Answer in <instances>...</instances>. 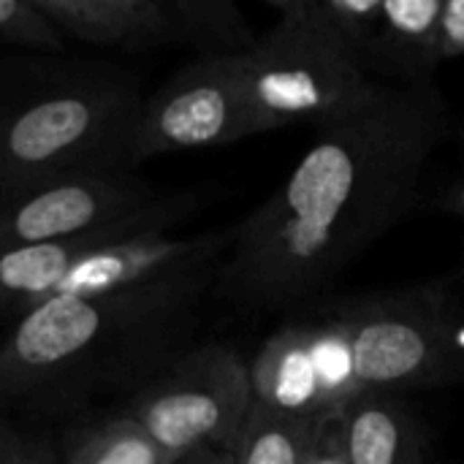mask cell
<instances>
[{"mask_svg": "<svg viewBox=\"0 0 464 464\" xmlns=\"http://www.w3.org/2000/svg\"><path fill=\"white\" fill-rule=\"evenodd\" d=\"M440 11L443 0H383L378 27L362 57L367 73L394 87L430 82L440 68L435 60Z\"/></svg>", "mask_w": 464, "mask_h": 464, "instance_id": "cell-13", "label": "cell"}, {"mask_svg": "<svg viewBox=\"0 0 464 464\" xmlns=\"http://www.w3.org/2000/svg\"><path fill=\"white\" fill-rule=\"evenodd\" d=\"M256 136L245 87L242 54L196 57L141 103L125 144V163L171 152L226 147Z\"/></svg>", "mask_w": 464, "mask_h": 464, "instance_id": "cell-8", "label": "cell"}, {"mask_svg": "<svg viewBox=\"0 0 464 464\" xmlns=\"http://www.w3.org/2000/svg\"><path fill=\"white\" fill-rule=\"evenodd\" d=\"M234 239L237 226L198 237L152 231L117 239L82 256L60 280L54 296H169L196 302L212 280H220Z\"/></svg>", "mask_w": 464, "mask_h": 464, "instance_id": "cell-9", "label": "cell"}, {"mask_svg": "<svg viewBox=\"0 0 464 464\" xmlns=\"http://www.w3.org/2000/svg\"><path fill=\"white\" fill-rule=\"evenodd\" d=\"M449 122V101L430 79L324 128L288 179L237 223L220 288L264 313L321 296L411 212Z\"/></svg>", "mask_w": 464, "mask_h": 464, "instance_id": "cell-1", "label": "cell"}, {"mask_svg": "<svg viewBox=\"0 0 464 464\" xmlns=\"http://www.w3.org/2000/svg\"><path fill=\"white\" fill-rule=\"evenodd\" d=\"M250 364L228 345H201L155 378L130 405L166 459L196 451H231L253 408Z\"/></svg>", "mask_w": 464, "mask_h": 464, "instance_id": "cell-7", "label": "cell"}, {"mask_svg": "<svg viewBox=\"0 0 464 464\" xmlns=\"http://www.w3.org/2000/svg\"><path fill=\"white\" fill-rule=\"evenodd\" d=\"M65 38L33 0H0V52L60 54Z\"/></svg>", "mask_w": 464, "mask_h": 464, "instance_id": "cell-18", "label": "cell"}, {"mask_svg": "<svg viewBox=\"0 0 464 464\" xmlns=\"http://www.w3.org/2000/svg\"><path fill=\"white\" fill-rule=\"evenodd\" d=\"M464 57V0H443V11L435 30L438 65Z\"/></svg>", "mask_w": 464, "mask_h": 464, "instance_id": "cell-20", "label": "cell"}, {"mask_svg": "<svg viewBox=\"0 0 464 464\" xmlns=\"http://www.w3.org/2000/svg\"><path fill=\"white\" fill-rule=\"evenodd\" d=\"M242 87L261 136L294 125H343L375 109L394 84L370 76L353 54L313 27L277 14L275 27L242 54Z\"/></svg>", "mask_w": 464, "mask_h": 464, "instance_id": "cell-3", "label": "cell"}, {"mask_svg": "<svg viewBox=\"0 0 464 464\" xmlns=\"http://www.w3.org/2000/svg\"><path fill=\"white\" fill-rule=\"evenodd\" d=\"M177 464H234L231 462V454L228 451H215V449H207V451H196L185 459H179Z\"/></svg>", "mask_w": 464, "mask_h": 464, "instance_id": "cell-23", "label": "cell"}, {"mask_svg": "<svg viewBox=\"0 0 464 464\" xmlns=\"http://www.w3.org/2000/svg\"><path fill=\"white\" fill-rule=\"evenodd\" d=\"M60 464H171L150 432L125 416L109 419L87 432H82Z\"/></svg>", "mask_w": 464, "mask_h": 464, "instance_id": "cell-17", "label": "cell"}, {"mask_svg": "<svg viewBox=\"0 0 464 464\" xmlns=\"http://www.w3.org/2000/svg\"><path fill=\"white\" fill-rule=\"evenodd\" d=\"M0 464H60V457L44 438L19 432L0 419Z\"/></svg>", "mask_w": 464, "mask_h": 464, "instance_id": "cell-19", "label": "cell"}, {"mask_svg": "<svg viewBox=\"0 0 464 464\" xmlns=\"http://www.w3.org/2000/svg\"><path fill=\"white\" fill-rule=\"evenodd\" d=\"M190 304L169 296H52L41 302L0 343V402L63 381L114 337L171 321Z\"/></svg>", "mask_w": 464, "mask_h": 464, "instance_id": "cell-5", "label": "cell"}, {"mask_svg": "<svg viewBox=\"0 0 464 464\" xmlns=\"http://www.w3.org/2000/svg\"><path fill=\"white\" fill-rule=\"evenodd\" d=\"M332 421L285 416L253 402L231 454L234 464H310Z\"/></svg>", "mask_w": 464, "mask_h": 464, "instance_id": "cell-15", "label": "cell"}, {"mask_svg": "<svg viewBox=\"0 0 464 464\" xmlns=\"http://www.w3.org/2000/svg\"><path fill=\"white\" fill-rule=\"evenodd\" d=\"M179 215H185V201L174 198L163 209H158L147 218L128 220V223H120L114 228H106V231H98V234H90L82 239L0 250V315L11 313V315L22 318L27 310L52 299L60 280L90 250H98L117 239L166 231L171 223L179 220Z\"/></svg>", "mask_w": 464, "mask_h": 464, "instance_id": "cell-12", "label": "cell"}, {"mask_svg": "<svg viewBox=\"0 0 464 464\" xmlns=\"http://www.w3.org/2000/svg\"><path fill=\"white\" fill-rule=\"evenodd\" d=\"M166 204L128 177L95 171L52 179L0 198V250L82 239L147 218Z\"/></svg>", "mask_w": 464, "mask_h": 464, "instance_id": "cell-11", "label": "cell"}, {"mask_svg": "<svg viewBox=\"0 0 464 464\" xmlns=\"http://www.w3.org/2000/svg\"><path fill=\"white\" fill-rule=\"evenodd\" d=\"M63 38L90 46L152 52L193 49L198 57H237L258 33L234 0H33Z\"/></svg>", "mask_w": 464, "mask_h": 464, "instance_id": "cell-6", "label": "cell"}, {"mask_svg": "<svg viewBox=\"0 0 464 464\" xmlns=\"http://www.w3.org/2000/svg\"><path fill=\"white\" fill-rule=\"evenodd\" d=\"M438 207H440L443 212H449V215H454V218L464 220V174L457 179V182H451V185L440 193Z\"/></svg>", "mask_w": 464, "mask_h": 464, "instance_id": "cell-22", "label": "cell"}, {"mask_svg": "<svg viewBox=\"0 0 464 464\" xmlns=\"http://www.w3.org/2000/svg\"><path fill=\"white\" fill-rule=\"evenodd\" d=\"M348 337L362 394H402L464 383V302L421 285L329 310Z\"/></svg>", "mask_w": 464, "mask_h": 464, "instance_id": "cell-4", "label": "cell"}, {"mask_svg": "<svg viewBox=\"0 0 464 464\" xmlns=\"http://www.w3.org/2000/svg\"><path fill=\"white\" fill-rule=\"evenodd\" d=\"M269 5L275 14L313 27L362 63L378 27L383 0H272Z\"/></svg>", "mask_w": 464, "mask_h": 464, "instance_id": "cell-16", "label": "cell"}, {"mask_svg": "<svg viewBox=\"0 0 464 464\" xmlns=\"http://www.w3.org/2000/svg\"><path fill=\"white\" fill-rule=\"evenodd\" d=\"M125 76H79L41 87L0 117L3 196L73 174H95L103 155H125L141 109Z\"/></svg>", "mask_w": 464, "mask_h": 464, "instance_id": "cell-2", "label": "cell"}, {"mask_svg": "<svg viewBox=\"0 0 464 464\" xmlns=\"http://www.w3.org/2000/svg\"><path fill=\"white\" fill-rule=\"evenodd\" d=\"M310 464H345L343 446H340V432H337V421H332L324 430V435H321V440H318V446L313 451Z\"/></svg>", "mask_w": 464, "mask_h": 464, "instance_id": "cell-21", "label": "cell"}, {"mask_svg": "<svg viewBox=\"0 0 464 464\" xmlns=\"http://www.w3.org/2000/svg\"><path fill=\"white\" fill-rule=\"evenodd\" d=\"M345 464H424L427 435L397 394H362L337 419Z\"/></svg>", "mask_w": 464, "mask_h": 464, "instance_id": "cell-14", "label": "cell"}, {"mask_svg": "<svg viewBox=\"0 0 464 464\" xmlns=\"http://www.w3.org/2000/svg\"><path fill=\"white\" fill-rule=\"evenodd\" d=\"M250 383L258 405L315 421H337L362 397L348 337L332 313L275 332L250 362Z\"/></svg>", "mask_w": 464, "mask_h": 464, "instance_id": "cell-10", "label": "cell"}]
</instances>
